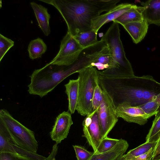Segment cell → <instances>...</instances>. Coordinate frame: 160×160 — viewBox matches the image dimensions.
<instances>
[{
    "label": "cell",
    "instance_id": "24",
    "mask_svg": "<svg viewBox=\"0 0 160 160\" xmlns=\"http://www.w3.org/2000/svg\"><path fill=\"white\" fill-rule=\"evenodd\" d=\"M139 107L151 117L155 115L160 111V93L149 102Z\"/></svg>",
    "mask_w": 160,
    "mask_h": 160
},
{
    "label": "cell",
    "instance_id": "18",
    "mask_svg": "<svg viewBox=\"0 0 160 160\" xmlns=\"http://www.w3.org/2000/svg\"><path fill=\"white\" fill-rule=\"evenodd\" d=\"M64 86L65 92L68 96V110L71 114H73L77 106L79 96V80L70 79Z\"/></svg>",
    "mask_w": 160,
    "mask_h": 160
},
{
    "label": "cell",
    "instance_id": "27",
    "mask_svg": "<svg viewBox=\"0 0 160 160\" xmlns=\"http://www.w3.org/2000/svg\"><path fill=\"white\" fill-rule=\"evenodd\" d=\"M14 45V42L0 34V62L8 51Z\"/></svg>",
    "mask_w": 160,
    "mask_h": 160
},
{
    "label": "cell",
    "instance_id": "16",
    "mask_svg": "<svg viewBox=\"0 0 160 160\" xmlns=\"http://www.w3.org/2000/svg\"><path fill=\"white\" fill-rule=\"evenodd\" d=\"M30 4L39 27L44 34L48 36L51 32L49 24L50 15L48 12L47 8L34 2H31Z\"/></svg>",
    "mask_w": 160,
    "mask_h": 160
},
{
    "label": "cell",
    "instance_id": "4",
    "mask_svg": "<svg viewBox=\"0 0 160 160\" xmlns=\"http://www.w3.org/2000/svg\"><path fill=\"white\" fill-rule=\"evenodd\" d=\"M118 23L113 22L102 37L109 49L111 57L110 66L99 71V75L108 78H127L135 76L131 64L127 58L120 39Z\"/></svg>",
    "mask_w": 160,
    "mask_h": 160
},
{
    "label": "cell",
    "instance_id": "20",
    "mask_svg": "<svg viewBox=\"0 0 160 160\" xmlns=\"http://www.w3.org/2000/svg\"><path fill=\"white\" fill-rule=\"evenodd\" d=\"M47 50L46 44L39 38L31 41L28 47L29 57L32 60L41 58Z\"/></svg>",
    "mask_w": 160,
    "mask_h": 160
},
{
    "label": "cell",
    "instance_id": "33",
    "mask_svg": "<svg viewBox=\"0 0 160 160\" xmlns=\"http://www.w3.org/2000/svg\"><path fill=\"white\" fill-rule=\"evenodd\" d=\"M114 160H126L124 154L121 155Z\"/></svg>",
    "mask_w": 160,
    "mask_h": 160
},
{
    "label": "cell",
    "instance_id": "8",
    "mask_svg": "<svg viewBox=\"0 0 160 160\" xmlns=\"http://www.w3.org/2000/svg\"><path fill=\"white\" fill-rule=\"evenodd\" d=\"M103 90V98L98 108V116L102 139L107 135L118 120L116 108L112 98Z\"/></svg>",
    "mask_w": 160,
    "mask_h": 160
},
{
    "label": "cell",
    "instance_id": "23",
    "mask_svg": "<svg viewBox=\"0 0 160 160\" xmlns=\"http://www.w3.org/2000/svg\"><path fill=\"white\" fill-rule=\"evenodd\" d=\"M157 142H147L140 145L137 147L130 150L124 154L126 160H129L135 157L143 154L148 152L151 149L154 148Z\"/></svg>",
    "mask_w": 160,
    "mask_h": 160
},
{
    "label": "cell",
    "instance_id": "3",
    "mask_svg": "<svg viewBox=\"0 0 160 160\" xmlns=\"http://www.w3.org/2000/svg\"><path fill=\"white\" fill-rule=\"evenodd\" d=\"M96 58L94 52L88 48L82 50L77 60L70 65L48 63L41 68L35 70L30 76L31 82L28 85V92L42 98L67 77L91 66Z\"/></svg>",
    "mask_w": 160,
    "mask_h": 160
},
{
    "label": "cell",
    "instance_id": "29",
    "mask_svg": "<svg viewBox=\"0 0 160 160\" xmlns=\"http://www.w3.org/2000/svg\"><path fill=\"white\" fill-rule=\"evenodd\" d=\"M0 160H31L25 157L8 153H0Z\"/></svg>",
    "mask_w": 160,
    "mask_h": 160
},
{
    "label": "cell",
    "instance_id": "2",
    "mask_svg": "<svg viewBox=\"0 0 160 160\" xmlns=\"http://www.w3.org/2000/svg\"><path fill=\"white\" fill-rule=\"evenodd\" d=\"M53 6L65 21L72 36L92 30V20L108 12L120 0H38Z\"/></svg>",
    "mask_w": 160,
    "mask_h": 160
},
{
    "label": "cell",
    "instance_id": "26",
    "mask_svg": "<svg viewBox=\"0 0 160 160\" xmlns=\"http://www.w3.org/2000/svg\"><path fill=\"white\" fill-rule=\"evenodd\" d=\"M98 78L97 80L92 98L93 111L98 108L103 98V90L99 84Z\"/></svg>",
    "mask_w": 160,
    "mask_h": 160
},
{
    "label": "cell",
    "instance_id": "34",
    "mask_svg": "<svg viewBox=\"0 0 160 160\" xmlns=\"http://www.w3.org/2000/svg\"></svg>",
    "mask_w": 160,
    "mask_h": 160
},
{
    "label": "cell",
    "instance_id": "17",
    "mask_svg": "<svg viewBox=\"0 0 160 160\" xmlns=\"http://www.w3.org/2000/svg\"><path fill=\"white\" fill-rule=\"evenodd\" d=\"M144 10L143 7L133 4L130 9L113 22L122 26L129 22L142 21L144 19L143 15Z\"/></svg>",
    "mask_w": 160,
    "mask_h": 160
},
{
    "label": "cell",
    "instance_id": "14",
    "mask_svg": "<svg viewBox=\"0 0 160 160\" xmlns=\"http://www.w3.org/2000/svg\"><path fill=\"white\" fill-rule=\"evenodd\" d=\"M149 24L145 19L127 23L122 26L129 34L135 44L142 41L145 37L148 29Z\"/></svg>",
    "mask_w": 160,
    "mask_h": 160
},
{
    "label": "cell",
    "instance_id": "13",
    "mask_svg": "<svg viewBox=\"0 0 160 160\" xmlns=\"http://www.w3.org/2000/svg\"><path fill=\"white\" fill-rule=\"evenodd\" d=\"M140 2L144 8V19L149 24L160 26V0H149Z\"/></svg>",
    "mask_w": 160,
    "mask_h": 160
},
{
    "label": "cell",
    "instance_id": "1",
    "mask_svg": "<svg viewBox=\"0 0 160 160\" xmlns=\"http://www.w3.org/2000/svg\"><path fill=\"white\" fill-rule=\"evenodd\" d=\"M99 84L116 107L122 104L139 107L160 93V83L151 76L108 78L99 75Z\"/></svg>",
    "mask_w": 160,
    "mask_h": 160
},
{
    "label": "cell",
    "instance_id": "31",
    "mask_svg": "<svg viewBox=\"0 0 160 160\" xmlns=\"http://www.w3.org/2000/svg\"><path fill=\"white\" fill-rule=\"evenodd\" d=\"M160 160V137L157 142L153 152L152 160Z\"/></svg>",
    "mask_w": 160,
    "mask_h": 160
},
{
    "label": "cell",
    "instance_id": "5",
    "mask_svg": "<svg viewBox=\"0 0 160 160\" xmlns=\"http://www.w3.org/2000/svg\"><path fill=\"white\" fill-rule=\"evenodd\" d=\"M0 120L8 132L11 143L29 152L37 153L38 145L33 131L14 118L6 109L0 110Z\"/></svg>",
    "mask_w": 160,
    "mask_h": 160
},
{
    "label": "cell",
    "instance_id": "30",
    "mask_svg": "<svg viewBox=\"0 0 160 160\" xmlns=\"http://www.w3.org/2000/svg\"><path fill=\"white\" fill-rule=\"evenodd\" d=\"M154 149V148H151L145 153L135 157L129 160H152Z\"/></svg>",
    "mask_w": 160,
    "mask_h": 160
},
{
    "label": "cell",
    "instance_id": "11",
    "mask_svg": "<svg viewBox=\"0 0 160 160\" xmlns=\"http://www.w3.org/2000/svg\"><path fill=\"white\" fill-rule=\"evenodd\" d=\"M71 114L64 111L57 117L50 132L51 138L58 144L67 138L71 126L73 124Z\"/></svg>",
    "mask_w": 160,
    "mask_h": 160
},
{
    "label": "cell",
    "instance_id": "10",
    "mask_svg": "<svg viewBox=\"0 0 160 160\" xmlns=\"http://www.w3.org/2000/svg\"><path fill=\"white\" fill-rule=\"evenodd\" d=\"M116 112L118 118H122L128 122H133L140 125L145 124L151 117L146 113L139 107H133L127 104H122L116 108Z\"/></svg>",
    "mask_w": 160,
    "mask_h": 160
},
{
    "label": "cell",
    "instance_id": "6",
    "mask_svg": "<svg viewBox=\"0 0 160 160\" xmlns=\"http://www.w3.org/2000/svg\"><path fill=\"white\" fill-rule=\"evenodd\" d=\"M78 73L79 96L76 110L81 115L86 116L93 111L92 98L99 71L90 66Z\"/></svg>",
    "mask_w": 160,
    "mask_h": 160
},
{
    "label": "cell",
    "instance_id": "32",
    "mask_svg": "<svg viewBox=\"0 0 160 160\" xmlns=\"http://www.w3.org/2000/svg\"><path fill=\"white\" fill-rule=\"evenodd\" d=\"M58 144L55 143L52 148L50 154L47 158L46 160H55L56 157L58 150Z\"/></svg>",
    "mask_w": 160,
    "mask_h": 160
},
{
    "label": "cell",
    "instance_id": "19",
    "mask_svg": "<svg viewBox=\"0 0 160 160\" xmlns=\"http://www.w3.org/2000/svg\"><path fill=\"white\" fill-rule=\"evenodd\" d=\"M111 59L110 50L105 41V43L99 56L95 61L91 64V67H95L99 70H105L110 66Z\"/></svg>",
    "mask_w": 160,
    "mask_h": 160
},
{
    "label": "cell",
    "instance_id": "9",
    "mask_svg": "<svg viewBox=\"0 0 160 160\" xmlns=\"http://www.w3.org/2000/svg\"><path fill=\"white\" fill-rule=\"evenodd\" d=\"M83 137L92 147L94 152H97L102 139L98 116V109L87 115L83 120Z\"/></svg>",
    "mask_w": 160,
    "mask_h": 160
},
{
    "label": "cell",
    "instance_id": "15",
    "mask_svg": "<svg viewBox=\"0 0 160 160\" xmlns=\"http://www.w3.org/2000/svg\"><path fill=\"white\" fill-rule=\"evenodd\" d=\"M129 147L127 141L120 139V141L112 149L101 153H95L93 152L89 160H114L124 154Z\"/></svg>",
    "mask_w": 160,
    "mask_h": 160
},
{
    "label": "cell",
    "instance_id": "22",
    "mask_svg": "<svg viewBox=\"0 0 160 160\" xmlns=\"http://www.w3.org/2000/svg\"><path fill=\"white\" fill-rule=\"evenodd\" d=\"M151 128L146 138V142H157L160 137V111L155 115Z\"/></svg>",
    "mask_w": 160,
    "mask_h": 160
},
{
    "label": "cell",
    "instance_id": "21",
    "mask_svg": "<svg viewBox=\"0 0 160 160\" xmlns=\"http://www.w3.org/2000/svg\"><path fill=\"white\" fill-rule=\"evenodd\" d=\"M97 33L93 30L82 32L73 36L83 48L95 44L98 42Z\"/></svg>",
    "mask_w": 160,
    "mask_h": 160
},
{
    "label": "cell",
    "instance_id": "25",
    "mask_svg": "<svg viewBox=\"0 0 160 160\" xmlns=\"http://www.w3.org/2000/svg\"><path fill=\"white\" fill-rule=\"evenodd\" d=\"M116 139L107 137L101 141L95 153H99L108 151L113 148L120 141Z\"/></svg>",
    "mask_w": 160,
    "mask_h": 160
},
{
    "label": "cell",
    "instance_id": "12",
    "mask_svg": "<svg viewBox=\"0 0 160 160\" xmlns=\"http://www.w3.org/2000/svg\"><path fill=\"white\" fill-rule=\"evenodd\" d=\"M133 5L128 3H121L116 5L106 13L93 18L92 21V29L97 33L103 25L110 22L113 21L130 9Z\"/></svg>",
    "mask_w": 160,
    "mask_h": 160
},
{
    "label": "cell",
    "instance_id": "7",
    "mask_svg": "<svg viewBox=\"0 0 160 160\" xmlns=\"http://www.w3.org/2000/svg\"><path fill=\"white\" fill-rule=\"evenodd\" d=\"M84 49L74 37L67 32L61 41L58 52L49 63L61 66L70 65L77 60Z\"/></svg>",
    "mask_w": 160,
    "mask_h": 160
},
{
    "label": "cell",
    "instance_id": "28",
    "mask_svg": "<svg viewBox=\"0 0 160 160\" xmlns=\"http://www.w3.org/2000/svg\"><path fill=\"white\" fill-rule=\"evenodd\" d=\"M73 147L75 151L77 160H89L93 152H90L84 147L80 145H74Z\"/></svg>",
    "mask_w": 160,
    "mask_h": 160
}]
</instances>
